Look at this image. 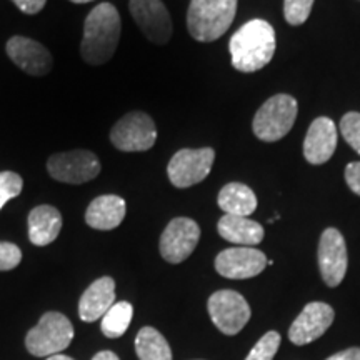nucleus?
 Here are the masks:
<instances>
[{
    "label": "nucleus",
    "instance_id": "2",
    "mask_svg": "<svg viewBox=\"0 0 360 360\" xmlns=\"http://www.w3.org/2000/svg\"><path fill=\"white\" fill-rule=\"evenodd\" d=\"M119 11L105 2L94 7L85 19L84 39L80 44V56L90 65L107 64L117 51L120 40Z\"/></svg>",
    "mask_w": 360,
    "mask_h": 360
},
{
    "label": "nucleus",
    "instance_id": "10",
    "mask_svg": "<svg viewBox=\"0 0 360 360\" xmlns=\"http://www.w3.org/2000/svg\"><path fill=\"white\" fill-rule=\"evenodd\" d=\"M200 240V227L195 220L177 217L170 220L160 237V254L170 264H180L191 257Z\"/></svg>",
    "mask_w": 360,
    "mask_h": 360
},
{
    "label": "nucleus",
    "instance_id": "19",
    "mask_svg": "<svg viewBox=\"0 0 360 360\" xmlns=\"http://www.w3.org/2000/svg\"><path fill=\"white\" fill-rule=\"evenodd\" d=\"M219 236L238 247H255L264 240V227L249 217L224 215L217 224Z\"/></svg>",
    "mask_w": 360,
    "mask_h": 360
},
{
    "label": "nucleus",
    "instance_id": "13",
    "mask_svg": "<svg viewBox=\"0 0 360 360\" xmlns=\"http://www.w3.org/2000/svg\"><path fill=\"white\" fill-rule=\"evenodd\" d=\"M267 267L264 252L254 247H232L220 252L215 259V270L225 278L242 281L259 276Z\"/></svg>",
    "mask_w": 360,
    "mask_h": 360
},
{
    "label": "nucleus",
    "instance_id": "7",
    "mask_svg": "<svg viewBox=\"0 0 360 360\" xmlns=\"http://www.w3.org/2000/svg\"><path fill=\"white\" fill-rule=\"evenodd\" d=\"M214 160L215 152L210 147L182 148L169 162V180L179 188L195 186L210 174Z\"/></svg>",
    "mask_w": 360,
    "mask_h": 360
},
{
    "label": "nucleus",
    "instance_id": "6",
    "mask_svg": "<svg viewBox=\"0 0 360 360\" xmlns=\"http://www.w3.org/2000/svg\"><path fill=\"white\" fill-rule=\"evenodd\" d=\"M110 142L122 152H146L157 142L155 122L146 112H129L112 127Z\"/></svg>",
    "mask_w": 360,
    "mask_h": 360
},
{
    "label": "nucleus",
    "instance_id": "34",
    "mask_svg": "<svg viewBox=\"0 0 360 360\" xmlns=\"http://www.w3.org/2000/svg\"><path fill=\"white\" fill-rule=\"evenodd\" d=\"M70 2H74V4H87V2H92V0H70Z\"/></svg>",
    "mask_w": 360,
    "mask_h": 360
},
{
    "label": "nucleus",
    "instance_id": "20",
    "mask_svg": "<svg viewBox=\"0 0 360 360\" xmlns=\"http://www.w3.org/2000/svg\"><path fill=\"white\" fill-rule=\"evenodd\" d=\"M62 231V215L56 207L39 205L29 214V238L34 245L52 244Z\"/></svg>",
    "mask_w": 360,
    "mask_h": 360
},
{
    "label": "nucleus",
    "instance_id": "11",
    "mask_svg": "<svg viewBox=\"0 0 360 360\" xmlns=\"http://www.w3.org/2000/svg\"><path fill=\"white\" fill-rule=\"evenodd\" d=\"M129 8L139 29L150 42L157 45L169 42L174 27L167 7L162 0H130Z\"/></svg>",
    "mask_w": 360,
    "mask_h": 360
},
{
    "label": "nucleus",
    "instance_id": "23",
    "mask_svg": "<svg viewBox=\"0 0 360 360\" xmlns=\"http://www.w3.org/2000/svg\"><path fill=\"white\" fill-rule=\"evenodd\" d=\"M134 307L129 302H117L102 317V332L109 339L122 337L132 322Z\"/></svg>",
    "mask_w": 360,
    "mask_h": 360
},
{
    "label": "nucleus",
    "instance_id": "1",
    "mask_svg": "<svg viewBox=\"0 0 360 360\" xmlns=\"http://www.w3.org/2000/svg\"><path fill=\"white\" fill-rule=\"evenodd\" d=\"M276 47V30L267 20L254 19L245 22L232 35L229 44L233 69L242 74L264 69L272 60Z\"/></svg>",
    "mask_w": 360,
    "mask_h": 360
},
{
    "label": "nucleus",
    "instance_id": "29",
    "mask_svg": "<svg viewBox=\"0 0 360 360\" xmlns=\"http://www.w3.org/2000/svg\"><path fill=\"white\" fill-rule=\"evenodd\" d=\"M345 182L350 191L360 195V162H350L345 167Z\"/></svg>",
    "mask_w": 360,
    "mask_h": 360
},
{
    "label": "nucleus",
    "instance_id": "5",
    "mask_svg": "<svg viewBox=\"0 0 360 360\" xmlns=\"http://www.w3.org/2000/svg\"><path fill=\"white\" fill-rule=\"evenodd\" d=\"M74 339V326L60 312H47L42 315L37 326L27 334V350L35 357H52L60 354Z\"/></svg>",
    "mask_w": 360,
    "mask_h": 360
},
{
    "label": "nucleus",
    "instance_id": "33",
    "mask_svg": "<svg viewBox=\"0 0 360 360\" xmlns=\"http://www.w3.org/2000/svg\"><path fill=\"white\" fill-rule=\"evenodd\" d=\"M47 360H74L72 357H67V355H60V354H57V355H52V357H49Z\"/></svg>",
    "mask_w": 360,
    "mask_h": 360
},
{
    "label": "nucleus",
    "instance_id": "16",
    "mask_svg": "<svg viewBox=\"0 0 360 360\" xmlns=\"http://www.w3.org/2000/svg\"><path fill=\"white\" fill-rule=\"evenodd\" d=\"M337 148V129L334 120L319 117L310 124L304 141V157L309 164L321 165L330 160Z\"/></svg>",
    "mask_w": 360,
    "mask_h": 360
},
{
    "label": "nucleus",
    "instance_id": "14",
    "mask_svg": "<svg viewBox=\"0 0 360 360\" xmlns=\"http://www.w3.org/2000/svg\"><path fill=\"white\" fill-rule=\"evenodd\" d=\"M335 312L326 302H310L290 326L289 339L295 345H307L327 332L334 322Z\"/></svg>",
    "mask_w": 360,
    "mask_h": 360
},
{
    "label": "nucleus",
    "instance_id": "3",
    "mask_svg": "<svg viewBox=\"0 0 360 360\" xmlns=\"http://www.w3.org/2000/svg\"><path fill=\"white\" fill-rule=\"evenodd\" d=\"M237 13V0H191L187 29L199 42H214L227 32Z\"/></svg>",
    "mask_w": 360,
    "mask_h": 360
},
{
    "label": "nucleus",
    "instance_id": "22",
    "mask_svg": "<svg viewBox=\"0 0 360 360\" xmlns=\"http://www.w3.org/2000/svg\"><path fill=\"white\" fill-rule=\"evenodd\" d=\"M135 352L141 360H172L169 342L154 327L141 328L135 339Z\"/></svg>",
    "mask_w": 360,
    "mask_h": 360
},
{
    "label": "nucleus",
    "instance_id": "8",
    "mask_svg": "<svg viewBox=\"0 0 360 360\" xmlns=\"http://www.w3.org/2000/svg\"><path fill=\"white\" fill-rule=\"evenodd\" d=\"M210 319L214 326L225 335H236L250 321V307L247 300L236 290H219L210 295Z\"/></svg>",
    "mask_w": 360,
    "mask_h": 360
},
{
    "label": "nucleus",
    "instance_id": "18",
    "mask_svg": "<svg viewBox=\"0 0 360 360\" xmlns=\"http://www.w3.org/2000/svg\"><path fill=\"white\" fill-rule=\"evenodd\" d=\"M125 200L119 195H101L90 202L87 212H85V222L89 227L97 231H112L119 227L125 217Z\"/></svg>",
    "mask_w": 360,
    "mask_h": 360
},
{
    "label": "nucleus",
    "instance_id": "15",
    "mask_svg": "<svg viewBox=\"0 0 360 360\" xmlns=\"http://www.w3.org/2000/svg\"><path fill=\"white\" fill-rule=\"evenodd\" d=\"M6 51L13 64L35 77L47 75L53 67L51 52L42 44L29 37L15 35L7 42Z\"/></svg>",
    "mask_w": 360,
    "mask_h": 360
},
{
    "label": "nucleus",
    "instance_id": "28",
    "mask_svg": "<svg viewBox=\"0 0 360 360\" xmlns=\"http://www.w3.org/2000/svg\"><path fill=\"white\" fill-rule=\"evenodd\" d=\"M22 252L15 244L0 242V270H12L20 264Z\"/></svg>",
    "mask_w": 360,
    "mask_h": 360
},
{
    "label": "nucleus",
    "instance_id": "21",
    "mask_svg": "<svg viewBox=\"0 0 360 360\" xmlns=\"http://www.w3.org/2000/svg\"><path fill=\"white\" fill-rule=\"evenodd\" d=\"M217 204L225 215L249 217L257 209V197L249 186L240 182H231L219 192Z\"/></svg>",
    "mask_w": 360,
    "mask_h": 360
},
{
    "label": "nucleus",
    "instance_id": "32",
    "mask_svg": "<svg viewBox=\"0 0 360 360\" xmlns=\"http://www.w3.org/2000/svg\"><path fill=\"white\" fill-rule=\"evenodd\" d=\"M92 360H120L114 352L110 350H103V352H98Z\"/></svg>",
    "mask_w": 360,
    "mask_h": 360
},
{
    "label": "nucleus",
    "instance_id": "26",
    "mask_svg": "<svg viewBox=\"0 0 360 360\" xmlns=\"http://www.w3.org/2000/svg\"><path fill=\"white\" fill-rule=\"evenodd\" d=\"M22 187H24V180L19 174L11 172V170L0 172V210L8 200L20 195Z\"/></svg>",
    "mask_w": 360,
    "mask_h": 360
},
{
    "label": "nucleus",
    "instance_id": "25",
    "mask_svg": "<svg viewBox=\"0 0 360 360\" xmlns=\"http://www.w3.org/2000/svg\"><path fill=\"white\" fill-rule=\"evenodd\" d=\"M314 0H283V17L290 25H302L312 12Z\"/></svg>",
    "mask_w": 360,
    "mask_h": 360
},
{
    "label": "nucleus",
    "instance_id": "9",
    "mask_svg": "<svg viewBox=\"0 0 360 360\" xmlns=\"http://www.w3.org/2000/svg\"><path fill=\"white\" fill-rule=\"evenodd\" d=\"M101 160L90 150H70L52 155L47 162V170L52 179L65 184H85L101 174Z\"/></svg>",
    "mask_w": 360,
    "mask_h": 360
},
{
    "label": "nucleus",
    "instance_id": "24",
    "mask_svg": "<svg viewBox=\"0 0 360 360\" xmlns=\"http://www.w3.org/2000/svg\"><path fill=\"white\" fill-rule=\"evenodd\" d=\"M281 347V335L276 330H270L254 345L245 360H272Z\"/></svg>",
    "mask_w": 360,
    "mask_h": 360
},
{
    "label": "nucleus",
    "instance_id": "4",
    "mask_svg": "<svg viewBox=\"0 0 360 360\" xmlns=\"http://www.w3.org/2000/svg\"><path fill=\"white\" fill-rule=\"evenodd\" d=\"M297 112V101L287 94H277L257 110L252 122L255 137L262 142H277L285 137L294 127Z\"/></svg>",
    "mask_w": 360,
    "mask_h": 360
},
{
    "label": "nucleus",
    "instance_id": "12",
    "mask_svg": "<svg viewBox=\"0 0 360 360\" xmlns=\"http://www.w3.org/2000/svg\"><path fill=\"white\" fill-rule=\"evenodd\" d=\"M317 257L323 282L328 287L340 285V282L345 277V272H347L349 257L344 237L337 229L330 227L323 231L321 242H319Z\"/></svg>",
    "mask_w": 360,
    "mask_h": 360
},
{
    "label": "nucleus",
    "instance_id": "30",
    "mask_svg": "<svg viewBox=\"0 0 360 360\" xmlns=\"http://www.w3.org/2000/svg\"><path fill=\"white\" fill-rule=\"evenodd\" d=\"M12 2L15 4V6L19 7L24 13H30V15H34V13H39L42 11L45 4H47V0H12Z\"/></svg>",
    "mask_w": 360,
    "mask_h": 360
},
{
    "label": "nucleus",
    "instance_id": "17",
    "mask_svg": "<svg viewBox=\"0 0 360 360\" xmlns=\"http://www.w3.org/2000/svg\"><path fill=\"white\" fill-rule=\"evenodd\" d=\"M115 304V282L110 277L97 278L79 302V315L84 322H96Z\"/></svg>",
    "mask_w": 360,
    "mask_h": 360
},
{
    "label": "nucleus",
    "instance_id": "27",
    "mask_svg": "<svg viewBox=\"0 0 360 360\" xmlns=\"http://www.w3.org/2000/svg\"><path fill=\"white\" fill-rule=\"evenodd\" d=\"M340 134L345 142L360 154V114L359 112H347L340 120Z\"/></svg>",
    "mask_w": 360,
    "mask_h": 360
},
{
    "label": "nucleus",
    "instance_id": "31",
    "mask_svg": "<svg viewBox=\"0 0 360 360\" xmlns=\"http://www.w3.org/2000/svg\"><path fill=\"white\" fill-rule=\"evenodd\" d=\"M327 360H360V349L352 347V349H347V350H342V352L334 354L332 357H328Z\"/></svg>",
    "mask_w": 360,
    "mask_h": 360
}]
</instances>
